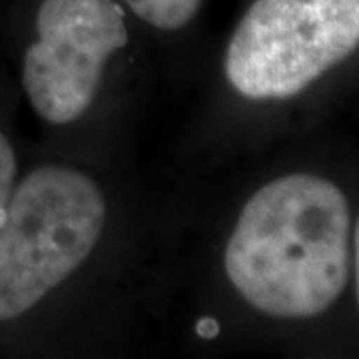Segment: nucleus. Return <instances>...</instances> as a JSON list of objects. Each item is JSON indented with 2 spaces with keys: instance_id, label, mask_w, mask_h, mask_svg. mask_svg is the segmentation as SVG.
Here are the masks:
<instances>
[{
  "instance_id": "1",
  "label": "nucleus",
  "mask_w": 359,
  "mask_h": 359,
  "mask_svg": "<svg viewBox=\"0 0 359 359\" xmlns=\"http://www.w3.org/2000/svg\"><path fill=\"white\" fill-rule=\"evenodd\" d=\"M349 242L351 214L341 188L316 174H287L245 202L224 250V269L259 313L308 320L344 294Z\"/></svg>"
},
{
  "instance_id": "2",
  "label": "nucleus",
  "mask_w": 359,
  "mask_h": 359,
  "mask_svg": "<svg viewBox=\"0 0 359 359\" xmlns=\"http://www.w3.org/2000/svg\"><path fill=\"white\" fill-rule=\"evenodd\" d=\"M106 198L88 172L40 166L14 186L0 224V321L25 316L100 242Z\"/></svg>"
},
{
  "instance_id": "3",
  "label": "nucleus",
  "mask_w": 359,
  "mask_h": 359,
  "mask_svg": "<svg viewBox=\"0 0 359 359\" xmlns=\"http://www.w3.org/2000/svg\"><path fill=\"white\" fill-rule=\"evenodd\" d=\"M359 48V0H254L224 74L248 100H287Z\"/></svg>"
},
{
  "instance_id": "4",
  "label": "nucleus",
  "mask_w": 359,
  "mask_h": 359,
  "mask_svg": "<svg viewBox=\"0 0 359 359\" xmlns=\"http://www.w3.org/2000/svg\"><path fill=\"white\" fill-rule=\"evenodd\" d=\"M128 44L126 14L116 0H42L36 40L22 60V86L48 124H72L88 112L108 60Z\"/></svg>"
},
{
  "instance_id": "5",
  "label": "nucleus",
  "mask_w": 359,
  "mask_h": 359,
  "mask_svg": "<svg viewBox=\"0 0 359 359\" xmlns=\"http://www.w3.org/2000/svg\"><path fill=\"white\" fill-rule=\"evenodd\" d=\"M132 13L158 30H180L194 20L202 0H124Z\"/></svg>"
},
{
  "instance_id": "6",
  "label": "nucleus",
  "mask_w": 359,
  "mask_h": 359,
  "mask_svg": "<svg viewBox=\"0 0 359 359\" xmlns=\"http://www.w3.org/2000/svg\"><path fill=\"white\" fill-rule=\"evenodd\" d=\"M16 170L18 164H16L13 144L0 132V224L4 219L6 205L16 186Z\"/></svg>"
},
{
  "instance_id": "7",
  "label": "nucleus",
  "mask_w": 359,
  "mask_h": 359,
  "mask_svg": "<svg viewBox=\"0 0 359 359\" xmlns=\"http://www.w3.org/2000/svg\"><path fill=\"white\" fill-rule=\"evenodd\" d=\"M353 250H355V280H358V297H359V219L353 230Z\"/></svg>"
}]
</instances>
